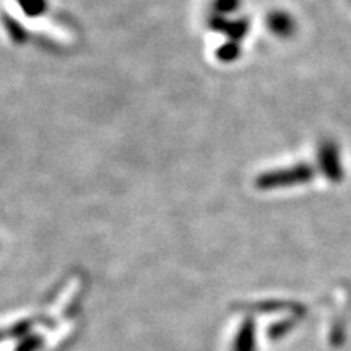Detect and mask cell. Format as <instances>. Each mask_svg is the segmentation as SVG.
<instances>
[{
  "mask_svg": "<svg viewBox=\"0 0 351 351\" xmlns=\"http://www.w3.org/2000/svg\"><path fill=\"white\" fill-rule=\"evenodd\" d=\"M267 25H269L270 32L275 33L276 36H289L296 29L295 21L285 12H271Z\"/></svg>",
  "mask_w": 351,
  "mask_h": 351,
  "instance_id": "6da1fadb",
  "label": "cell"
}]
</instances>
